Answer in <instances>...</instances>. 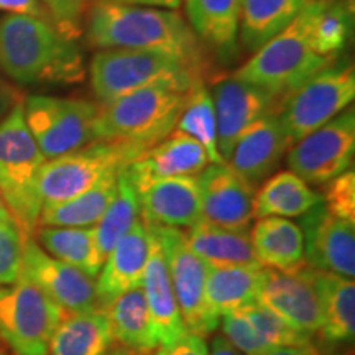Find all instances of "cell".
I'll list each match as a JSON object with an SVG mask.
<instances>
[{
    "mask_svg": "<svg viewBox=\"0 0 355 355\" xmlns=\"http://www.w3.org/2000/svg\"><path fill=\"white\" fill-rule=\"evenodd\" d=\"M135 186V184H133ZM141 219L165 227H193L201 222L198 176L150 180L135 186Z\"/></svg>",
    "mask_w": 355,
    "mask_h": 355,
    "instance_id": "cell-18",
    "label": "cell"
},
{
    "mask_svg": "<svg viewBox=\"0 0 355 355\" xmlns=\"http://www.w3.org/2000/svg\"><path fill=\"white\" fill-rule=\"evenodd\" d=\"M257 355H322L314 347V344L306 345H286V347H273Z\"/></svg>",
    "mask_w": 355,
    "mask_h": 355,
    "instance_id": "cell-46",
    "label": "cell"
},
{
    "mask_svg": "<svg viewBox=\"0 0 355 355\" xmlns=\"http://www.w3.org/2000/svg\"><path fill=\"white\" fill-rule=\"evenodd\" d=\"M0 71L20 86H73L86 79L78 42L51 20L12 13L0 19Z\"/></svg>",
    "mask_w": 355,
    "mask_h": 355,
    "instance_id": "cell-2",
    "label": "cell"
},
{
    "mask_svg": "<svg viewBox=\"0 0 355 355\" xmlns=\"http://www.w3.org/2000/svg\"><path fill=\"white\" fill-rule=\"evenodd\" d=\"M107 355H145V354H139V352H133V350H128L125 347H119L112 350V352L107 354Z\"/></svg>",
    "mask_w": 355,
    "mask_h": 355,
    "instance_id": "cell-49",
    "label": "cell"
},
{
    "mask_svg": "<svg viewBox=\"0 0 355 355\" xmlns=\"http://www.w3.org/2000/svg\"><path fill=\"white\" fill-rule=\"evenodd\" d=\"M324 186L326 193L322 204L327 212L355 224V173L352 170L345 171Z\"/></svg>",
    "mask_w": 355,
    "mask_h": 355,
    "instance_id": "cell-40",
    "label": "cell"
},
{
    "mask_svg": "<svg viewBox=\"0 0 355 355\" xmlns=\"http://www.w3.org/2000/svg\"><path fill=\"white\" fill-rule=\"evenodd\" d=\"M242 0H183L186 21L206 50L230 60L239 46Z\"/></svg>",
    "mask_w": 355,
    "mask_h": 355,
    "instance_id": "cell-24",
    "label": "cell"
},
{
    "mask_svg": "<svg viewBox=\"0 0 355 355\" xmlns=\"http://www.w3.org/2000/svg\"><path fill=\"white\" fill-rule=\"evenodd\" d=\"M207 152L186 133L173 130L125 166L133 184L175 176H198L209 165Z\"/></svg>",
    "mask_w": 355,
    "mask_h": 355,
    "instance_id": "cell-21",
    "label": "cell"
},
{
    "mask_svg": "<svg viewBox=\"0 0 355 355\" xmlns=\"http://www.w3.org/2000/svg\"><path fill=\"white\" fill-rule=\"evenodd\" d=\"M20 277L37 285L64 313L97 309L94 278L46 254L33 237L24 242Z\"/></svg>",
    "mask_w": 355,
    "mask_h": 355,
    "instance_id": "cell-13",
    "label": "cell"
},
{
    "mask_svg": "<svg viewBox=\"0 0 355 355\" xmlns=\"http://www.w3.org/2000/svg\"><path fill=\"white\" fill-rule=\"evenodd\" d=\"M21 101L20 91L13 84H10L7 79L0 76V121L10 112V109L17 102Z\"/></svg>",
    "mask_w": 355,
    "mask_h": 355,
    "instance_id": "cell-44",
    "label": "cell"
},
{
    "mask_svg": "<svg viewBox=\"0 0 355 355\" xmlns=\"http://www.w3.org/2000/svg\"><path fill=\"white\" fill-rule=\"evenodd\" d=\"M121 171V170H119ZM117 173L105 176L86 193L56 204L43 207L38 225L50 227H94L107 211L109 204L117 193Z\"/></svg>",
    "mask_w": 355,
    "mask_h": 355,
    "instance_id": "cell-33",
    "label": "cell"
},
{
    "mask_svg": "<svg viewBox=\"0 0 355 355\" xmlns=\"http://www.w3.org/2000/svg\"><path fill=\"white\" fill-rule=\"evenodd\" d=\"M44 162L26 127L21 99L0 121V194L25 237H33L43 209L38 178Z\"/></svg>",
    "mask_w": 355,
    "mask_h": 355,
    "instance_id": "cell-5",
    "label": "cell"
},
{
    "mask_svg": "<svg viewBox=\"0 0 355 355\" xmlns=\"http://www.w3.org/2000/svg\"><path fill=\"white\" fill-rule=\"evenodd\" d=\"M150 252V232L139 217L105 257L96 282L97 308L105 309L123 293L141 286Z\"/></svg>",
    "mask_w": 355,
    "mask_h": 355,
    "instance_id": "cell-20",
    "label": "cell"
},
{
    "mask_svg": "<svg viewBox=\"0 0 355 355\" xmlns=\"http://www.w3.org/2000/svg\"><path fill=\"white\" fill-rule=\"evenodd\" d=\"M334 61L318 55L314 50L309 35L308 8L304 7L285 30L248 58L232 78L283 97Z\"/></svg>",
    "mask_w": 355,
    "mask_h": 355,
    "instance_id": "cell-6",
    "label": "cell"
},
{
    "mask_svg": "<svg viewBox=\"0 0 355 355\" xmlns=\"http://www.w3.org/2000/svg\"><path fill=\"white\" fill-rule=\"evenodd\" d=\"M322 201V196L311 189L306 181L295 173L278 171L270 175L255 189L254 217H301Z\"/></svg>",
    "mask_w": 355,
    "mask_h": 355,
    "instance_id": "cell-27",
    "label": "cell"
},
{
    "mask_svg": "<svg viewBox=\"0 0 355 355\" xmlns=\"http://www.w3.org/2000/svg\"><path fill=\"white\" fill-rule=\"evenodd\" d=\"M309 0H242L239 43L255 53L285 30Z\"/></svg>",
    "mask_w": 355,
    "mask_h": 355,
    "instance_id": "cell-29",
    "label": "cell"
},
{
    "mask_svg": "<svg viewBox=\"0 0 355 355\" xmlns=\"http://www.w3.org/2000/svg\"><path fill=\"white\" fill-rule=\"evenodd\" d=\"M354 155L355 110L350 105L326 125L295 141L286 165L308 184L321 186L352 170Z\"/></svg>",
    "mask_w": 355,
    "mask_h": 355,
    "instance_id": "cell-12",
    "label": "cell"
},
{
    "mask_svg": "<svg viewBox=\"0 0 355 355\" xmlns=\"http://www.w3.org/2000/svg\"><path fill=\"white\" fill-rule=\"evenodd\" d=\"M25 239L15 224L0 220V285L19 279Z\"/></svg>",
    "mask_w": 355,
    "mask_h": 355,
    "instance_id": "cell-39",
    "label": "cell"
},
{
    "mask_svg": "<svg viewBox=\"0 0 355 355\" xmlns=\"http://www.w3.org/2000/svg\"><path fill=\"white\" fill-rule=\"evenodd\" d=\"M140 217V201L135 186L127 175L125 166L117 175V193L109 204L102 219L94 225L96 242L102 257L109 255L121 239L128 232L133 222Z\"/></svg>",
    "mask_w": 355,
    "mask_h": 355,
    "instance_id": "cell-35",
    "label": "cell"
},
{
    "mask_svg": "<svg viewBox=\"0 0 355 355\" xmlns=\"http://www.w3.org/2000/svg\"><path fill=\"white\" fill-rule=\"evenodd\" d=\"M201 71L158 53L137 50H97L89 64V83L97 104L107 105L146 87L191 91L206 84Z\"/></svg>",
    "mask_w": 355,
    "mask_h": 355,
    "instance_id": "cell-4",
    "label": "cell"
},
{
    "mask_svg": "<svg viewBox=\"0 0 355 355\" xmlns=\"http://www.w3.org/2000/svg\"><path fill=\"white\" fill-rule=\"evenodd\" d=\"M265 266H207L206 301L217 318L257 303Z\"/></svg>",
    "mask_w": 355,
    "mask_h": 355,
    "instance_id": "cell-30",
    "label": "cell"
},
{
    "mask_svg": "<svg viewBox=\"0 0 355 355\" xmlns=\"http://www.w3.org/2000/svg\"><path fill=\"white\" fill-rule=\"evenodd\" d=\"M309 35L318 55L337 60L344 51L352 30V8L349 0H309Z\"/></svg>",
    "mask_w": 355,
    "mask_h": 355,
    "instance_id": "cell-34",
    "label": "cell"
},
{
    "mask_svg": "<svg viewBox=\"0 0 355 355\" xmlns=\"http://www.w3.org/2000/svg\"><path fill=\"white\" fill-rule=\"evenodd\" d=\"M201 220L230 230H247L254 217L255 186L227 163H209L198 175Z\"/></svg>",
    "mask_w": 355,
    "mask_h": 355,
    "instance_id": "cell-14",
    "label": "cell"
},
{
    "mask_svg": "<svg viewBox=\"0 0 355 355\" xmlns=\"http://www.w3.org/2000/svg\"><path fill=\"white\" fill-rule=\"evenodd\" d=\"M0 220H2V222H12V224H15V220H13L10 211H8L7 204L3 202L2 194H0ZM15 225H17V224H15Z\"/></svg>",
    "mask_w": 355,
    "mask_h": 355,
    "instance_id": "cell-48",
    "label": "cell"
},
{
    "mask_svg": "<svg viewBox=\"0 0 355 355\" xmlns=\"http://www.w3.org/2000/svg\"><path fill=\"white\" fill-rule=\"evenodd\" d=\"M211 94L216 110L217 146L220 158L227 162L242 132L263 115L277 112L279 97L232 76L217 83Z\"/></svg>",
    "mask_w": 355,
    "mask_h": 355,
    "instance_id": "cell-16",
    "label": "cell"
},
{
    "mask_svg": "<svg viewBox=\"0 0 355 355\" xmlns=\"http://www.w3.org/2000/svg\"><path fill=\"white\" fill-rule=\"evenodd\" d=\"M176 130L186 133L207 152L211 163H225L217 146V123L212 94L206 84H198L189 92L183 112L178 119Z\"/></svg>",
    "mask_w": 355,
    "mask_h": 355,
    "instance_id": "cell-36",
    "label": "cell"
},
{
    "mask_svg": "<svg viewBox=\"0 0 355 355\" xmlns=\"http://www.w3.org/2000/svg\"><path fill=\"white\" fill-rule=\"evenodd\" d=\"M301 273L316 291L321 309V336L327 344H352L355 336V285L354 279L319 272L308 265Z\"/></svg>",
    "mask_w": 355,
    "mask_h": 355,
    "instance_id": "cell-23",
    "label": "cell"
},
{
    "mask_svg": "<svg viewBox=\"0 0 355 355\" xmlns=\"http://www.w3.org/2000/svg\"><path fill=\"white\" fill-rule=\"evenodd\" d=\"M64 309L24 277L0 285V340L13 355H48Z\"/></svg>",
    "mask_w": 355,
    "mask_h": 355,
    "instance_id": "cell-9",
    "label": "cell"
},
{
    "mask_svg": "<svg viewBox=\"0 0 355 355\" xmlns=\"http://www.w3.org/2000/svg\"><path fill=\"white\" fill-rule=\"evenodd\" d=\"M141 290L148 306L150 321L158 347H168L184 334L186 326L173 291L165 255L152 232H150V252L141 279Z\"/></svg>",
    "mask_w": 355,
    "mask_h": 355,
    "instance_id": "cell-22",
    "label": "cell"
},
{
    "mask_svg": "<svg viewBox=\"0 0 355 355\" xmlns=\"http://www.w3.org/2000/svg\"><path fill=\"white\" fill-rule=\"evenodd\" d=\"M104 311L112 326L114 339L119 340L122 347L139 354L158 347L141 286L123 293Z\"/></svg>",
    "mask_w": 355,
    "mask_h": 355,
    "instance_id": "cell-32",
    "label": "cell"
},
{
    "mask_svg": "<svg viewBox=\"0 0 355 355\" xmlns=\"http://www.w3.org/2000/svg\"><path fill=\"white\" fill-rule=\"evenodd\" d=\"M158 355H209V347L202 336L186 331L171 345L159 347Z\"/></svg>",
    "mask_w": 355,
    "mask_h": 355,
    "instance_id": "cell-42",
    "label": "cell"
},
{
    "mask_svg": "<svg viewBox=\"0 0 355 355\" xmlns=\"http://www.w3.org/2000/svg\"><path fill=\"white\" fill-rule=\"evenodd\" d=\"M145 224L165 255L173 291L186 331L202 337L214 334L220 318L212 313L206 301L207 265L193 252L184 230L153 225L148 222Z\"/></svg>",
    "mask_w": 355,
    "mask_h": 355,
    "instance_id": "cell-10",
    "label": "cell"
},
{
    "mask_svg": "<svg viewBox=\"0 0 355 355\" xmlns=\"http://www.w3.org/2000/svg\"><path fill=\"white\" fill-rule=\"evenodd\" d=\"M133 162L122 146L96 141L78 152L46 159L40 171L38 191L43 207L56 206L86 193L105 176Z\"/></svg>",
    "mask_w": 355,
    "mask_h": 355,
    "instance_id": "cell-11",
    "label": "cell"
},
{
    "mask_svg": "<svg viewBox=\"0 0 355 355\" xmlns=\"http://www.w3.org/2000/svg\"><path fill=\"white\" fill-rule=\"evenodd\" d=\"M24 114L26 127L46 159L96 144L97 102L33 94L24 99Z\"/></svg>",
    "mask_w": 355,
    "mask_h": 355,
    "instance_id": "cell-8",
    "label": "cell"
},
{
    "mask_svg": "<svg viewBox=\"0 0 355 355\" xmlns=\"http://www.w3.org/2000/svg\"><path fill=\"white\" fill-rule=\"evenodd\" d=\"M257 303L308 336L321 331V309L313 285L303 273L263 268Z\"/></svg>",
    "mask_w": 355,
    "mask_h": 355,
    "instance_id": "cell-17",
    "label": "cell"
},
{
    "mask_svg": "<svg viewBox=\"0 0 355 355\" xmlns=\"http://www.w3.org/2000/svg\"><path fill=\"white\" fill-rule=\"evenodd\" d=\"M259 263L283 273H298L306 266L304 237L300 224L285 217H261L250 230Z\"/></svg>",
    "mask_w": 355,
    "mask_h": 355,
    "instance_id": "cell-25",
    "label": "cell"
},
{
    "mask_svg": "<svg viewBox=\"0 0 355 355\" xmlns=\"http://www.w3.org/2000/svg\"><path fill=\"white\" fill-rule=\"evenodd\" d=\"M102 2L121 3V6L165 8V10H178V8L183 6V0H102Z\"/></svg>",
    "mask_w": 355,
    "mask_h": 355,
    "instance_id": "cell-45",
    "label": "cell"
},
{
    "mask_svg": "<svg viewBox=\"0 0 355 355\" xmlns=\"http://www.w3.org/2000/svg\"><path fill=\"white\" fill-rule=\"evenodd\" d=\"M254 327L257 337L266 349L286 347V345H306L313 344V337L300 332L283 319H279L272 311L263 308L260 303H254L247 308L239 309Z\"/></svg>",
    "mask_w": 355,
    "mask_h": 355,
    "instance_id": "cell-37",
    "label": "cell"
},
{
    "mask_svg": "<svg viewBox=\"0 0 355 355\" xmlns=\"http://www.w3.org/2000/svg\"><path fill=\"white\" fill-rule=\"evenodd\" d=\"M193 252L207 266H261L247 230H230L198 222L186 232Z\"/></svg>",
    "mask_w": 355,
    "mask_h": 355,
    "instance_id": "cell-28",
    "label": "cell"
},
{
    "mask_svg": "<svg viewBox=\"0 0 355 355\" xmlns=\"http://www.w3.org/2000/svg\"><path fill=\"white\" fill-rule=\"evenodd\" d=\"M114 340L104 309L69 313L53 332L48 355H107Z\"/></svg>",
    "mask_w": 355,
    "mask_h": 355,
    "instance_id": "cell-26",
    "label": "cell"
},
{
    "mask_svg": "<svg viewBox=\"0 0 355 355\" xmlns=\"http://www.w3.org/2000/svg\"><path fill=\"white\" fill-rule=\"evenodd\" d=\"M0 355H8V354L3 350V347H0Z\"/></svg>",
    "mask_w": 355,
    "mask_h": 355,
    "instance_id": "cell-50",
    "label": "cell"
},
{
    "mask_svg": "<svg viewBox=\"0 0 355 355\" xmlns=\"http://www.w3.org/2000/svg\"><path fill=\"white\" fill-rule=\"evenodd\" d=\"M209 355H243V354L241 350L235 349L224 336H216L211 343Z\"/></svg>",
    "mask_w": 355,
    "mask_h": 355,
    "instance_id": "cell-47",
    "label": "cell"
},
{
    "mask_svg": "<svg viewBox=\"0 0 355 355\" xmlns=\"http://www.w3.org/2000/svg\"><path fill=\"white\" fill-rule=\"evenodd\" d=\"M222 332L225 339L234 345L235 349L241 350L245 355H257L263 350H268L260 339L257 337L254 327L247 321L241 311L229 313L222 316Z\"/></svg>",
    "mask_w": 355,
    "mask_h": 355,
    "instance_id": "cell-41",
    "label": "cell"
},
{
    "mask_svg": "<svg viewBox=\"0 0 355 355\" xmlns=\"http://www.w3.org/2000/svg\"><path fill=\"white\" fill-rule=\"evenodd\" d=\"M355 99V69L350 63L329 66L279 97L277 114L288 140L295 141L326 125Z\"/></svg>",
    "mask_w": 355,
    "mask_h": 355,
    "instance_id": "cell-7",
    "label": "cell"
},
{
    "mask_svg": "<svg viewBox=\"0 0 355 355\" xmlns=\"http://www.w3.org/2000/svg\"><path fill=\"white\" fill-rule=\"evenodd\" d=\"M33 239L46 254L81 270L91 278H96L104 265V257L96 242L94 227L38 225Z\"/></svg>",
    "mask_w": 355,
    "mask_h": 355,
    "instance_id": "cell-31",
    "label": "cell"
},
{
    "mask_svg": "<svg viewBox=\"0 0 355 355\" xmlns=\"http://www.w3.org/2000/svg\"><path fill=\"white\" fill-rule=\"evenodd\" d=\"M46 8L53 25L66 38L79 42L84 37V21L94 0H40Z\"/></svg>",
    "mask_w": 355,
    "mask_h": 355,
    "instance_id": "cell-38",
    "label": "cell"
},
{
    "mask_svg": "<svg viewBox=\"0 0 355 355\" xmlns=\"http://www.w3.org/2000/svg\"><path fill=\"white\" fill-rule=\"evenodd\" d=\"M290 145L278 114L270 112L242 132L225 163L257 186L277 170Z\"/></svg>",
    "mask_w": 355,
    "mask_h": 355,
    "instance_id": "cell-19",
    "label": "cell"
},
{
    "mask_svg": "<svg viewBox=\"0 0 355 355\" xmlns=\"http://www.w3.org/2000/svg\"><path fill=\"white\" fill-rule=\"evenodd\" d=\"M84 35L96 50L158 53L209 76V53L184 17L175 10L94 0L84 21Z\"/></svg>",
    "mask_w": 355,
    "mask_h": 355,
    "instance_id": "cell-1",
    "label": "cell"
},
{
    "mask_svg": "<svg viewBox=\"0 0 355 355\" xmlns=\"http://www.w3.org/2000/svg\"><path fill=\"white\" fill-rule=\"evenodd\" d=\"M304 260L309 268L354 279L355 224L332 216L322 201L301 216Z\"/></svg>",
    "mask_w": 355,
    "mask_h": 355,
    "instance_id": "cell-15",
    "label": "cell"
},
{
    "mask_svg": "<svg viewBox=\"0 0 355 355\" xmlns=\"http://www.w3.org/2000/svg\"><path fill=\"white\" fill-rule=\"evenodd\" d=\"M0 10L12 13V15H28L51 20L40 0H0Z\"/></svg>",
    "mask_w": 355,
    "mask_h": 355,
    "instance_id": "cell-43",
    "label": "cell"
},
{
    "mask_svg": "<svg viewBox=\"0 0 355 355\" xmlns=\"http://www.w3.org/2000/svg\"><path fill=\"white\" fill-rule=\"evenodd\" d=\"M191 91L146 87L107 105H99L96 141L122 146L137 159L176 130L178 119Z\"/></svg>",
    "mask_w": 355,
    "mask_h": 355,
    "instance_id": "cell-3",
    "label": "cell"
}]
</instances>
